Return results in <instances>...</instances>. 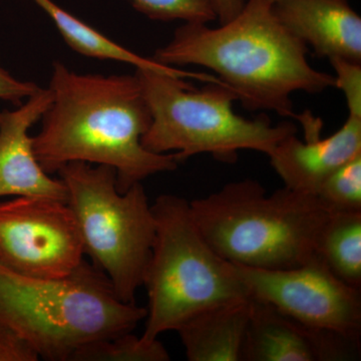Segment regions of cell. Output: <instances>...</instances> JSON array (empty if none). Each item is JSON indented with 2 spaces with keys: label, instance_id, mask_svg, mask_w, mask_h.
Segmentation results:
<instances>
[{
  "label": "cell",
  "instance_id": "14",
  "mask_svg": "<svg viewBox=\"0 0 361 361\" xmlns=\"http://www.w3.org/2000/svg\"><path fill=\"white\" fill-rule=\"evenodd\" d=\"M252 299L218 304L176 330L190 361H241Z\"/></svg>",
  "mask_w": 361,
  "mask_h": 361
},
{
  "label": "cell",
  "instance_id": "5",
  "mask_svg": "<svg viewBox=\"0 0 361 361\" xmlns=\"http://www.w3.org/2000/svg\"><path fill=\"white\" fill-rule=\"evenodd\" d=\"M152 115L142 137L145 149L174 153L178 163L200 154L233 163L243 149L269 155L282 140L297 134L295 123L274 125L265 114L246 118L233 110L236 94L223 84L195 90L186 80L135 68Z\"/></svg>",
  "mask_w": 361,
  "mask_h": 361
},
{
  "label": "cell",
  "instance_id": "10",
  "mask_svg": "<svg viewBox=\"0 0 361 361\" xmlns=\"http://www.w3.org/2000/svg\"><path fill=\"white\" fill-rule=\"evenodd\" d=\"M360 351V339L307 326L252 299L241 361H353Z\"/></svg>",
  "mask_w": 361,
  "mask_h": 361
},
{
  "label": "cell",
  "instance_id": "18",
  "mask_svg": "<svg viewBox=\"0 0 361 361\" xmlns=\"http://www.w3.org/2000/svg\"><path fill=\"white\" fill-rule=\"evenodd\" d=\"M316 196L330 213L361 212V154L330 175Z\"/></svg>",
  "mask_w": 361,
  "mask_h": 361
},
{
  "label": "cell",
  "instance_id": "17",
  "mask_svg": "<svg viewBox=\"0 0 361 361\" xmlns=\"http://www.w3.org/2000/svg\"><path fill=\"white\" fill-rule=\"evenodd\" d=\"M170 355L159 341L145 342L141 336L126 332L120 336L89 342L71 355L70 361H168Z\"/></svg>",
  "mask_w": 361,
  "mask_h": 361
},
{
  "label": "cell",
  "instance_id": "21",
  "mask_svg": "<svg viewBox=\"0 0 361 361\" xmlns=\"http://www.w3.org/2000/svg\"><path fill=\"white\" fill-rule=\"evenodd\" d=\"M39 353L20 334L0 323V361H37Z\"/></svg>",
  "mask_w": 361,
  "mask_h": 361
},
{
  "label": "cell",
  "instance_id": "24",
  "mask_svg": "<svg viewBox=\"0 0 361 361\" xmlns=\"http://www.w3.org/2000/svg\"><path fill=\"white\" fill-rule=\"evenodd\" d=\"M264 1L268 2V4H272L275 0H264Z\"/></svg>",
  "mask_w": 361,
  "mask_h": 361
},
{
  "label": "cell",
  "instance_id": "2",
  "mask_svg": "<svg viewBox=\"0 0 361 361\" xmlns=\"http://www.w3.org/2000/svg\"><path fill=\"white\" fill-rule=\"evenodd\" d=\"M308 47L286 30L264 0H247L241 13L218 27L184 23L153 59L171 68L211 70L246 110L297 118L292 94H320L336 78L316 70Z\"/></svg>",
  "mask_w": 361,
  "mask_h": 361
},
{
  "label": "cell",
  "instance_id": "13",
  "mask_svg": "<svg viewBox=\"0 0 361 361\" xmlns=\"http://www.w3.org/2000/svg\"><path fill=\"white\" fill-rule=\"evenodd\" d=\"M271 9L318 58L361 63V18L349 0H275Z\"/></svg>",
  "mask_w": 361,
  "mask_h": 361
},
{
  "label": "cell",
  "instance_id": "12",
  "mask_svg": "<svg viewBox=\"0 0 361 361\" xmlns=\"http://www.w3.org/2000/svg\"><path fill=\"white\" fill-rule=\"evenodd\" d=\"M361 154V116H348L341 129L322 139V134L304 141L292 134L268 155L284 186L315 195L324 180Z\"/></svg>",
  "mask_w": 361,
  "mask_h": 361
},
{
  "label": "cell",
  "instance_id": "7",
  "mask_svg": "<svg viewBox=\"0 0 361 361\" xmlns=\"http://www.w3.org/2000/svg\"><path fill=\"white\" fill-rule=\"evenodd\" d=\"M82 236L85 255L110 279L122 302L135 303L156 234L142 183L121 193L110 166L71 161L59 170Z\"/></svg>",
  "mask_w": 361,
  "mask_h": 361
},
{
  "label": "cell",
  "instance_id": "16",
  "mask_svg": "<svg viewBox=\"0 0 361 361\" xmlns=\"http://www.w3.org/2000/svg\"><path fill=\"white\" fill-rule=\"evenodd\" d=\"M316 253L339 279L360 289L361 212L330 214Z\"/></svg>",
  "mask_w": 361,
  "mask_h": 361
},
{
  "label": "cell",
  "instance_id": "11",
  "mask_svg": "<svg viewBox=\"0 0 361 361\" xmlns=\"http://www.w3.org/2000/svg\"><path fill=\"white\" fill-rule=\"evenodd\" d=\"M49 89H39L14 111H0V197L42 196L68 203V191L40 167L30 130L51 106Z\"/></svg>",
  "mask_w": 361,
  "mask_h": 361
},
{
  "label": "cell",
  "instance_id": "6",
  "mask_svg": "<svg viewBox=\"0 0 361 361\" xmlns=\"http://www.w3.org/2000/svg\"><path fill=\"white\" fill-rule=\"evenodd\" d=\"M152 210L156 234L142 281L149 300L142 341L176 331L197 313L218 304L250 298L234 265L204 238L190 201L164 194Z\"/></svg>",
  "mask_w": 361,
  "mask_h": 361
},
{
  "label": "cell",
  "instance_id": "3",
  "mask_svg": "<svg viewBox=\"0 0 361 361\" xmlns=\"http://www.w3.org/2000/svg\"><path fill=\"white\" fill-rule=\"evenodd\" d=\"M190 204L202 235L221 257L267 270L289 269L315 258L331 214L315 195L285 186L267 195L253 179L228 183Z\"/></svg>",
  "mask_w": 361,
  "mask_h": 361
},
{
  "label": "cell",
  "instance_id": "19",
  "mask_svg": "<svg viewBox=\"0 0 361 361\" xmlns=\"http://www.w3.org/2000/svg\"><path fill=\"white\" fill-rule=\"evenodd\" d=\"M149 20L209 23L217 20L214 0H128Z\"/></svg>",
  "mask_w": 361,
  "mask_h": 361
},
{
  "label": "cell",
  "instance_id": "23",
  "mask_svg": "<svg viewBox=\"0 0 361 361\" xmlns=\"http://www.w3.org/2000/svg\"><path fill=\"white\" fill-rule=\"evenodd\" d=\"M247 0H214L217 20L219 25L236 18L245 6Z\"/></svg>",
  "mask_w": 361,
  "mask_h": 361
},
{
  "label": "cell",
  "instance_id": "1",
  "mask_svg": "<svg viewBox=\"0 0 361 361\" xmlns=\"http://www.w3.org/2000/svg\"><path fill=\"white\" fill-rule=\"evenodd\" d=\"M52 66L51 104L32 137L35 155L47 174L71 161L110 166L123 193L178 168L174 153H152L142 147L152 115L135 73H78L59 61Z\"/></svg>",
  "mask_w": 361,
  "mask_h": 361
},
{
  "label": "cell",
  "instance_id": "20",
  "mask_svg": "<svg viewBox=\"0 0 361 361\" xmlns=\"http://www.w3.org/2000/svg\"><path fill=\"white\" fill-rule=\"evenodd\" d=\"M336 87L343 92L349 116H361V63L332 59Z\"/></svg>",
  "mask_w": 361,
  "mask_h": 361
},
{
  "label": "cell",
  "instance_id": "22",
  "mask_svg": "<svg viewBox=\"0 0 361 361\" xmlns=\"http://www.w3.org/2000/svg\"><path fill=\"white\" fill-rule=\"evenodd\" d=\"M39 89L35 82L18 80L0 66V99L2 101L20 106L23 99H28Z\"/></svg>",
  "mask_w": 361,
  "mask_h": 361
},
{
  "label": "cell",
  "instance_id": "15",
  "mask_svg": "<svg viewBox=\"0 0 361 361\" xmlns=\"http://www.w3.org/2000/svg\"><path fill=\"white\" fill-rule=\"evenodd\" d=\"M35 1L49 14L68 47L82 56L129 63L134 66L135 68L151 70L157 73H165L171 77L182 78V80H200L205 84L207 82L219 84L220 82L219 78L214 75L196 73V71H186L184 68H171V66L157 63L152 58L139 56L104 37L103 33L97 32L84 21L78 20L52 0H35Z\"/></svg>",
  "mask_w": 361,
  "mask_h": 361
},
{
  "label": "cell",
  "instance_id": "4",
  "mask_svg": "<svg viewBox=\"0 0 361 361\" xmlns=\"http://www.w3.org/2000/svg\"><path fill=\"white\" fill-rule=\"evenodd\" d=\"M147 308L122 302L110 279L84 261L63 278L25 276L0 265V323L39 358L70 361L85 344L133 331Z\"/></svg>",
  "mask_w": 361,
  "mask_h": 361
},
{
  "label": "cell",
  "instance_id": "8",
  "mask_svg": "<svg viewBox=\"0 0 361 361\" xmlns=\"http://www.w3.org/2000/svg\"><path fill=\"white\" fill-rule=\"evenodd\" d=\"M77 219L66 202L42 196L0 203V265L39 278H63L84 262Z\"/></svg>",
  "mask_w": 361,
  "mask_h": 361
},
{
  "label": "cell",
  "instance_id": "9",
  "mask_svg": "<svg viewBox=\"0 0 361 361\" xmlns=\"http://www.w3.org/2000/svg\"><path fill=\"white\" fill-rule=\"evenodd\" d=\"M233 265L253 300L307 326L360 339V289L339 279L319 256L289 269Z\"/></svg>",
  "mask_w": 361,
  "mask_h": 361
}]
</instances>
